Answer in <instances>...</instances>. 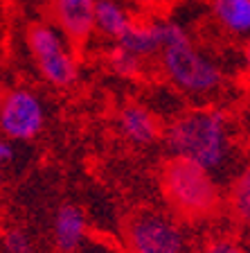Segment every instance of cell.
Here are the masks:
<instances>
[{
	"label": "cell",
	"instance_id": "6da1fadb",
	"mask_svg": "<svg viewBox=\"0 0 250 253\" xmlns=\"http://www.w3.org/2000/svg\"><path fill=\"white\" fill-rule=\"evenodd\" d=\"M160 188L172 212L185 221L210 219L221 208L219 185L208 169L189 158H167L160 169Z\"/></svg>",
	"mask_w": 250,
	"mask_h": 253
},
{
	"label": "cell",
	"instance_id": "7a4b0ae2",
	"mask_svg": "<svg viewBox=\"0 0 250 253\" xmlns=\"http://www.w3.org/2000/svg\"><path fill=\"white\" fill-rule=\"evenodd\" d=\"M228 120L219 109H201L178 116L165 131L172 156L189 158L208 172L216 169L228 152Z\"/></svg>",
	"mask_w": 250,
	"mask_h": 253
},
{
	"label": "cell",
	"instance_id": "3957f363",
	"mask_svg": "<svg viewBox=\"0 0 250 253\" xmlns=\"http://www.w3.org/2000/svg\"><path fill=\"white\" fill-rule=\"evenodd\" d=\"M162 32L165 45L160 52V63L169 82L192 95H205L219 88L223 82L219 66L198 52L182 25L162 21Z\"/></svg>",
	"mask_w": 250,
	"mask_h": 253
},
{
	"label": "cell",
	"instance_id": "277c9868",
	"mask_svg": "<svg viewBox=\"0 0 250 253\" xmlns=\"http://www.w3.org/2000/svg\"><path fill=\"white\" fill-rule=\"evenodd\" d=\"M27 47L32 52V59L36 63L41 77L47 84L57 86V88H68L77 79V63L57 30L45 23H32L27 25L25 32Z\"/></svg>",
	"mask_w": 250,
	"mask_h": 253
},
{
	"label": "cell",
	"instance_id": "5b68a950",
	"mask_svg": "<svg viewBox=\"0 0 250 253\" xmlns=\"http://www.w3.org/2000/svg\"><path fill=\"white\" fill-rule=\"evenodd\" d=\"M124 240L131 253H182L185 237L178 224L153 211H136L124 219Z\"/></svg>",
	"mask_w": 250,
	"mask_h": 253
},
{
	"label": "cell",
	"instance_id": "8992f818",
	"mask_svg": "<svg viewBox=\"0 0 250 253\" xmlns=\"http://www.w3.org/2000/svg\"><path fill=\"white\" fill-rule=\"evenodd\" d=\"M0 129L7 140H32L43 129V106L25 88L7 90L0 106Z\"/></svg>",
	"mask_w": 250,
	"mask_h": 253
},
{
	"label": "cell",
	"instance_id": "52a82bcc",
	"mask_svg": "<svg viewBox=\"0 0 250 253\" xmlns=\"http://www.w3.org/2000/svg\"><path fill=\"white\" fill-rule=\"evenodd\" d=\"M97 0H50V9L59 30L72 45H83L95 30Z\"/></svg>",
	"mask_w": 250,
	"mask_h": 253
},
{
	"label": "cell",
	"instance_id": "ba28073f",
	"mask_svg": "<svg viewBox=\"0 0 250 253\" xmlns=\"http://www.w3.org/2000/svg\"><path fill=\"white\" fill-rule=\"evenodd\" d=\"M86 233V215L72 204H63L54 219V244L59 253H72Z\"/></svg>",
	"mask_w": 250,
	"mask_h": 253
},
{
	"label": "cell",
	"instance_id": "9c48e42d",
	"mask_svg": "<svg viewBox=\"0 0 250 253\" xmlns=\"http://www.w3.org/2000/svg\"><path fill=\"white\" fill-rule=\"evenodd\" d=\"M120 126L124 136L133 140L136 145H153L160 136L158 120L149 109L140 104H129L120 113Z\"/></svg>",
	"mask_w": 250,
	"mask_h": 253
},
{
	"label": "cell",
	"instance_id": "30bf717a",
	"mask_svg": "<svg viewBox=\"0 0 250 253\" xmlns=\"http://www.w3.org/2000/svg\"><path fill=\"white\" fill-rule=\"evenodd\" d=\"M133 25L136 23L131 21L129 11L120 2H115V0H97V5H95V30L99 34H104V37L113 39L115 43H120Z\"/></svg>",
	"mask_w": 250,
	"mask_h": 253
},
{
	"label": "cell",
	"instance_id": "8fae6325",
	"mask_svg": "<svg viewBox=\"0 0 250 253\" xmlns=\"http://www.w3.org/2000/svg\"><path fill=\"white\" fill-rule=\"evenodd\" d=\"M122 47H126L129 52L136 57H151V54H160L162 45H165V32H162L160 23H136L131 27V32L120 41Z\"/></svg>",
	"mask_w": 250,
	"mask_h": 253
},
{
	"label": "cell",
	"instance_id": "7c38bea8",
	"mask_svg": "<svg viewBox=\"0 0 250 253\" xmlns=\"http://www.w3.org/2000/svg\"><path fill=\"white\" fill-rule=\"evenodd\" d=\"M212 14L230 34H250V0H212Z\"/></svg>",
	"mask_w": 250,
	"mask_h": 253
},
{
	"label": "cell",
	"instance_id": "4fadbf2b",
	"mask_svg": "<svg viewBox=\"0 0 250 253\" xmlns=\"http://www.w3.org/2000/svg\"><path fill=\"white\" fill-rule=\"evenodd\" d=\"M230 211L241 226L250 228V168H246L230 188Z\"/></svg>",
	"mask_w": 250,
	"mask_h": 253
},
{
	"label": "cell",
	"instance_id": "5bb4252c",
	"mask_svg": "<svg viewBox=\"0 0 250 253\" xmlns=\"http://www.w3.org/2000/svg\"><path fill=\"white\" fill-rule=\"evenodd\" d=\"M108 63H110V70L115 75H120V77H136L140 73V57L129 52L120 43L113 45V50L108 54Z\"/></svg>",
	"mask_w": 250,
	"mask_h": 253
},
{
	"label": "cell",
	"instance_id": "9a60e30c",
	"mask_svg": "<svg viewBox=\"0 0 250 253\" xmlns=\"http://www.w3.org/2000/svg\"><path fill=\"white\" fill-rule=\"evenodd\" d=\"M201 253H244L235 237L230 235H214L203 244Z\"/></svg>",
	"mask_w": 250,
	"mask_h": 253
},
{
	"label": "cell",
	"instance_id": "2e32d148",
	"mask_svg": "<svg viewBox=\"0 0 250 253\" xmlns=\"http://www.w3.org/2000/svg\"><path fill=\"white\" fill-rule=\"evenodd\" d=\"M2 244H5L7 253H32V240L18 228L7 231L2 237Z\"/></svg>",
	"mask_w": 250,
	"mask_h": 253
},
{
	"label": "cell",
	"instance_id": "e0dca14e",
	"mask_svg": "<svg viewBox=\"0 0 250 253\" xmlns=\"http://www.w3.org/2000/svg\"><path fill=\"white\" fill-rule=\"evenodd\" d=\"M11 161H14V145H11V142L5 138V140L0 142V163L9 165Z\"/></svg>",
	"mask_w": 250,
	"mask_h": 253
},
{
	"label": "cell",
	"instance_id": "ac0fdd59",
	"mask_svg": "<svg viewBox=\"0 0 250 253\" xmlns=\"http://www.w3.org/2000/svg\"><path fill=\"white\" fill-rule=\"evenodd\" d=\"M246 68H248V79H250V41L246 45Z\"/></svg>",
	"mask_w": 250,
	"mask_h": 253
}]
</instances>
